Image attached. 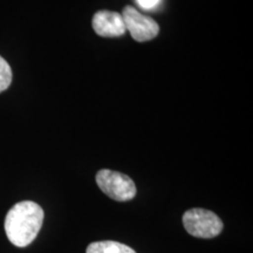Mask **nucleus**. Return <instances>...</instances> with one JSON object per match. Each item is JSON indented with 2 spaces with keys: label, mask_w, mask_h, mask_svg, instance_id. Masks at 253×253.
Masks as SVG:
<instances>
[{
  "label": "nucleus",
  "mask_w": 253,
  "mask_h": 253,
  "mask_svg": "<svg viewBox=\"0 0 253 253\" xmlns=\"http://www.w3.org/2000/svg\"><path fill=\"white\" fill-rule=\"evenodd\" d=\"M43 210L31 201L17 203L5 218V232L9 242L18 248L33 243L43 223Z\"/></svg>",
  "instance_id": "nucleus-1"
},
{
  "label": "nucleus",
  "mask_w": 253,
  "mask_h": 253,
  "mask_svg": "<svg viewBox=\"0 0 253 253\" xmlns=\"http://www.w3.org/2000/svg\"><path fill=\"white\" fill-rule=\"evenodd\" d=\"M182 220L186 232L197 238H214L223 230L220 218L205 209H190L183 214Z\"/></svg>",
  "instance_id": "nucleus-2"
},
{
  "label": "nucleus",
  "mask_w": 253,
  "mask_h": 253,
  "mask_svg": "<svg viewBox=\"0 0 253 253\" xmlns=\"http://www.w3.org/2000/svg\"><path fill=\"white\" fill-rule=\"evenodd\" d=\"M99 188L114 201L128 202L136 196V185L132 179L125 173L102 169L96 173Z\"/></svg>",
  "instance_id": "nucleus-3"
},
{
  "label": "nucleus",
  "mask_w": 253,
  "mask_h": 253,
  "mask_svg": "<svg viewBox=\"0 0 253 253\" xmlns=\"http://www.w3.org/2000/svg\"><path fill=\"white\" fill-rule=\"evenodd\" d=\"M122 18L125 21L126 31H128L132 39L138 42L153 40L160 32L158 24L153 18L140 13L131 6H126L123 8Z\"/></svg>",
  "instance_id": "nucleus-4"
},
{
  "label": "nucleus",
  "mask_w": 253,
  "mask_h": 253,
  "mask_svg": "<svg viewBox=\"0 0 253 253\" xmlns=\"http://www.w3.org/2000/svg\"><path fill=\"white\" fill-rule=\"evenodd\" d=\"M93 28L95 33L104 38L122 37L126 33L125 21L122 14L113 11H99L93 17Z\"/></svg>",
  "instance_id": "nucleus-5"
},
{
  "label": "nucleus",
  "mask_w": 253,
  "mask_h": 253,
  "mask_svg": "<svg viewBox=\"0 0 253 253\" xmlns=\"http://www.w3.org/2000/svg\"><path fill=\"white\" fill-rule=\"evenodd\" d=\"M86 253H136L130 246L113 240L95 242L88 245Z\"/></svg>",
  "instance_id": "nucleus-6"
},
{
  "label": "nucleus",
  "mask_w": 253,
  "mask_h": 253,
  "mask_svg": "<svg viewBox=\"0 0 253 253\" xmlns=\"http://www.w3.org/2000/svg\"><path fill=\"white\" fill-rule=\"evenodd\" d=\"M12 69L8 62L0 56V93L7 89L12 82Z\"/></svg>",
  "instance_id": "nucleus-7"
},
{
  "label": "nucleus",
  "mask_w": 253,
  "mask_h": 253,
  "mask_svg": "<svg viewBox=\"0 0 253 253\" xmlns=\"http://www.w3.org/2000/svg\"><path fill=\"white\" fill-rule=\"evenodd\" d=\"M137 4L144 9H153L160 4L161 0H136Z\"/></svg>",
  "instance_id": "nucleus-8"
}]
</instances>
